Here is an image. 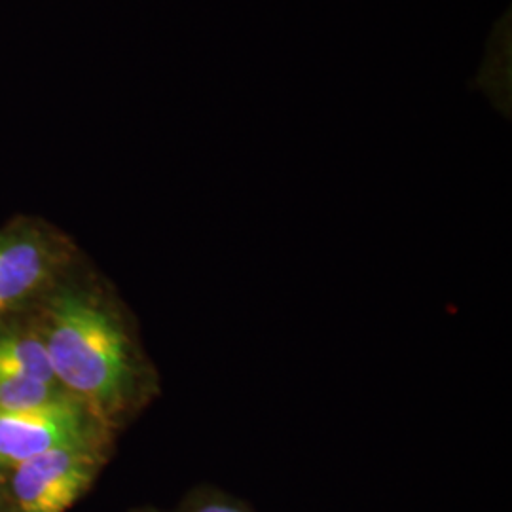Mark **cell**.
<instances>
[{"label": "cell", "instance_id": "1", "mask_svg": "<svg viewBox=\"0 0 512 512\" xmlns=\"http://www.w3.org/2000/svg\"><path fill=\"white\" fill-rule=\"evenodd\" d=\"M44 344L55 380L112 429L154 395L156 380L128 319L99 287H69L48 308Z\"/></svg>", "mask_w": 512, "mask_h": 512}, {"label": "cell", "instance_id": "2", "mask_svg": "<svg viewBox=\"0 0 512 512\" xmlns=\"http://www.w3.org/2000/svg\"><path fill=\"white\" fill-rule=\"evenodd\" d=\"M109 446V442L74 444L16 465L10 476L16 512L69 511L92 488Z\"/></svg>", "mask_w": 512, "mask_h": 512}, {"label": "cell", "instance_id": "3", "mask_svg": "<svg viewBox=\"0 0 512 512\" xmlns=\"http://www.w3.org/2000/svg\"><path fill=\"white\" fill-rule=\"evenodd\" d=\"M112 431L78 399L37 412H0V467L14 469L27 459L74 444H110Z\"/></svg>", "mask_w": 512, "mask_h": 512}, {"label": "cell", "instance_id": "4", "mask_svg": "<svg viewBox=\"0 0 512 512\" xmlns=\"http://www.w3.org/2000/svg\"><path fill=\"white\" fill-rule=\"evenodd\" d=\"M61 260L54 243L35 230L0 236V308L35 293Z\"/></svg>", "mask_w": 512, "mask_h": 512}, {"label": "cell", "instance_id": "5", "mask_svg": "<svg viewBox=\"0 0 512 512\" xmlns=\"http://www.w3.org/2000/svg\"><path fill=\"white\" fill-rule=\"evenodd\" d=\"M0 370L46 384H57L46 344L31 332L0 336Z\"/></svg>", "mask_w": 512, "mask_h": 512}, {"label": "cell", "instance_id": "6", "mask_svg": "<svg viewBox=\"0 0 512 512\" xmlns=\"http://www.w3.org/2000/svg\"><path fill=\"white\" fill-rule=\"evenodd\" d=\"M74 399L59 384L0 370V412H37Z\"/></svg>", "mask_w": 512, "mask_h": 512}, {"label": "cell", "instance_id": "7", "mask_svg": "<svg viewBox=\"0 0 512 512\" xmlns=\"http://www.w3.org/2000/svg\"><path fill=\"white\" fill-rule=\"evenodd\" d=\"M183 512H255L238 497L219 488H198L184 501Z\"/></svg>", "mask_w": 512, "mask_h": 512}]
</instances>
